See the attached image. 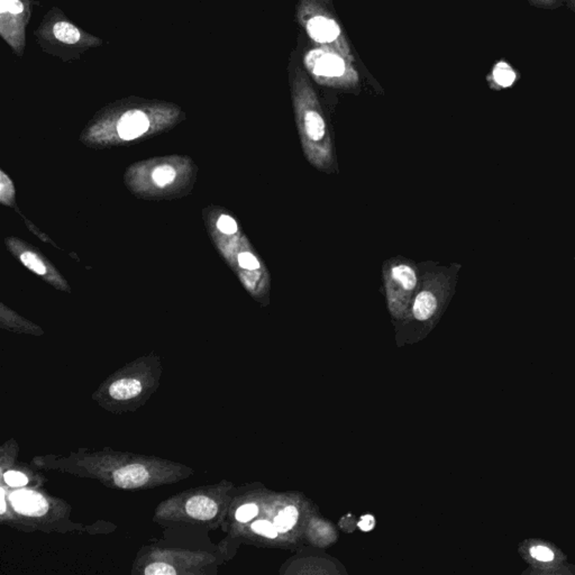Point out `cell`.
Masks as SVG:
<instances>
[{
  "label": "cell",
  "mask_w": 575,
  "mask_h": 575,
  "mask_svg": "<svg viewBox=\"0 0 575 575\" xmlns=\"http://www.w3.org/2000/svg\"><path fill=\"white\" fill-rule=\"evenodd\" d=\"M34 36L43 52L64 63L80 60L88 50L103 45L101 38L78 28L57 7L47 11L34 30Z\"/></svg>",
  "instance_id": "obj_1"
},
{
  "label": "cell",
  "mask_w": 575,
  "mask_h": 575,
  "mask_svg": "<svg viewBox=\"0 0 575 575\" xmlns=\"http://www.w3.org/2000/svg\"><path fill=\"white\" fill-rule=\"evenodd\" d=\"M36 0H0V35L17 57L26 49V30Z\"/></svg>",
  "instance_id": "obj_2"
},
{
  "label": "cell",
  "mask_w": 575,
  "mask_h": 575,
  "mask_svg": "<svg viewBox=\"0 0 575 575\" xmlns=\"http://www.w3.org/2000/svg\"><path fill=\"white\" fill-rule=\"evenodd\" d=\"M385 286L390 310L393 314L404 313L418 286L417 272L412 265L398 263L385 272Z\"/></svg>",
  "instance_id": "obj_3"
},
{
  "label": "cell",
  "mask_w": 575,
  "mask_h": 575,
  "mask_svg": "<svg viewBox=\"0 0 575 575\" xmlns=\"http://www.w3.org/2000/svg\"><path fill=\"white\" fill-rule=\"evenodd\" d=\"M448 280H443L441 284L429 289L422 290L414 299L412 303V314L414 318L420 322H425L436 314L439 306V297H444V292H447Z\"/></svg>",
  "instance_id": "obj_4"
},
{
  "label": "cell",
  "mask_w": 575,
  "mask_h": 575,
  "mask_svg": "<svg viewBox=\"0 0 575 575\" xmlns=\"http://www.w3.org/2000/svg\"><path fill=\"white\" fill-rule=\"evenodd\" d=\"M519 79H521V74L518 70L511 66L506 59H499L496 61L491 69L490 74L487 76L489 87L496 91H507V89L513 88Z\"/></svg>",
  "instance_id": "obj_5"
},
{
  "label": "cell",
  "mask_w": 575,
  "mask_h": 575,
  "mask_svg": "<svg viewBox=\"0 0 575 575\" xmlns=\"http://www.w3.org/2000/svg\"><path fill=\"white\" fill-rule=\"evenodd\" d=\"M150 127L148 115L142 110H129L120 117L117 124L120 137L126 141H132L141 137Z\"/></svg>",
  "instance_id": "obj_6"
},
{
  "label": "cell",
  "mask_w": 575,
  "mask_h": 575,
  "mask_svg": "<svg viewBox=\"0 0 575 575\" xmlns=\"http://www.w3.org/2000/svg\"><path fill=\"white\" fill-rule=\"evenodd\" d=\"M11 501L15 509L23 515L43 516L49 509L47 500L33 491H17L11 494Z\"/></svg>",
  "instance_id": "obj_7"
},
{
  "label": "cell",
  "mask_w": 575,
  "mask_h": 575,
  "mask_svg": "<svg viewBox=\"0 0 575 575\" xmlns=\"http://www.w3.org/2000/svg\"><path fill=\"white\" fill-rule=\"evenodd\" d=\"M149 479L150 475L142 464H131L114 472L115 483L120 488H139L148 482Z\"/></svg>",
  "instance_id": "obj_8"
},
{
  "label": "cell",
  "mask_w": 575,
  "mask_h": 575,
  "mask_svg": "<svg viewBox=\"0 0 575 575\" xmlns=\"http://www.w3.org/2000/svg\"><path fill=\"white\" fill-rule=\"evenodd\" d=\"M308 32L315 41L320 43L333 42L339 35V28L332 19L315 17L308 23Z\"/></svg>",
  "instance_id": "obj_9"
},
{
  "label": "cell",
  "mask_w": 575,
  "mask_h": 575,
  "mask_svg": "<svg viewBox=\"0 0 575 575\" xmlns=\"http://www.w3.org/2000/svg\"><path fill=\"white\" fill-rule=\"evenodd\" d=\"M187 513L198 521H209L217 513V504L206 496H192L186 504Z\"/></svg>",
  "instance_id": "obj_10"
},
{
  "label": "cell",
  "mask_w": 575,
  "mask_h": 575,
  "mask_svg": "<svg viewBox=\"0 0 575 575\" xmlns=\"http://www.w3.org/2000/svg\"><path fill=\"white\" fill-rule=\"evenodd\" d=\"M142 393V383L137 379H122L114 382L110 388V395L117 400H127Z\"/></svg>",
  "instance_id": "obj_11"
},
{
  "label": "cell",
  "mask_w": 575,
  "mask_h": 575,
  "mask_svg": "<svg viewBox=\"0 0 575 575\" xmlns=\"http://www.w3.org/2000/svg\"><path fill=\"white\" fill-rule=\"evenodd\" d=\"M345 64L341 57L333 54H324L317 62L314 72L319 76H337L343 74Z\"/></svg>",
  "instance_id": "obj_12"
},
{
  "label": "cell",
  "mask_w": 575,
  "mask_h": 575,
  "mask_svg": "<svg viewBox=\"0 0 575 575\" xmlns=\"http://www.w3.org/2000/svg\"><path fill=\"white\" fill-rule=\"evenodd\" d=\"M297 519L298 510L294 506H290L277 516L274 526L279 533H286L295 526Z\"/></svg>",
  "instance_id": "obj_13"
},
{
  "label": "cell",
  "mask_w": 575,
  "mask_h": 575,
  "mask_svg": "<svg viewBox=\"0 0 575 575\" xmlns=\"http://www.w3.org/2000/svg\"><path fill=\"white\" fill-rule=\"evenodd\" d=\"M153 180L158 187H164L168 183L172 182L175 177V171L170 165H161L156 168L153 172Z\"/></svg>",
  "instance_id": "obj_14"
},
{
  "label": "cell",
  "mask_w": 575,
  "mask_h": 575,
  "mask_svg": "<svg viewBox=\"0 0 575 575\" xmlns=\"http://www.w3.org/2000/svg\"><path fill=\"white\" fill-rule=\"evenodd\" d=\"M252 529H253V532L262 535V536H265V538H276L277 536H278L279 532L277 530L274 523H271L270 521H255V523L252 525Z\"/></svg>",
  "instance_id": "obj_15"
},
{
  "label": "cell",
  "mask_w": 575,
  "mask_h": 575,
  "mask_svg": "<svg viewBox=\"0 0 575 575\" xmlns=\"http://www.w3.org/2000/svg\"><path fill=\"white\" fill-rule=\"evenodd\" d=\"M21 259L28 269L37 273V274H44V273L47 272V267L42 263L41 260L36 257L35 254L26 252V253L23 254Z\"/></svg>",
  "instance_id": "obj_16"
},
{
  "label": "cell",
  "mask_w": 575,
  "mask_h": 575,
  "mask_svg": "<svg viewBox=\"0 0 575 575\" xmlns=\"http://www.w3.org/2000/svg\"><path fill=\"white\" fill-rule=\"evenodd\" d=\"M259 513V508L257 504H244L242 507L238 508L236 511V519L240 523H248L252 521Z\"/></svg>",
  "instance_id": "obj_17"
},
{
  "label": "cell",
  "mask_w": 575,
  "mask_h": 575,
  "mask_svg": "<svg viewBox=\"0 0 575 575\" xmlns=\"http://www.w3.org/2000/svg\"><path fill=\"white\" fill-rule=\"evenodd\" d=\"M144 573L146 575H175L177 571L171 565L158 562V563H153V564L149 565L145 569Z\"/></svg>",
  "instance_id": "obj_18"
},
{
  "label": "cell",
  "mask_w": 575,
  "mask_h": 575,
  "mask_svg": "<svg viewBox=\"0 0 575 575\" xmlns=\"http://www.w3.org/2000/svg\"><path fill=\"white\" fill-rule=\"evenodd\" d=\"M527 1L535 8L545 11H557L565 4V0H527Z\"/></svg>",
  "instance_id": "obj_19"
},
{
  "label": "cell",
  "mask_w": 575,
  "mask_h": 575,
  "mask_svg": "<svg viewBox=\"0 0 575 575\" xmlns=\"http://www.w3.org/2000/svg\"><path fill=\"white\" fill-rule=\"evenodd\" d=\"M238 263H240L243 269H246V270H257L260 267L259 260L254 257L253 254L250 253V252L240 253V255H238Z\"/></svg>",
  "instance_id": "obj_20"
},
{
  "label": "cell",
  "mask_w": 575,
  "mask_h": 575,
  "mask_svg": "<svg viewBox=\"0 0 575 575\" xmlns=\"http://www.w3.org/2000/svg\"><path fill=\"white\" fill-rule=\"evenodd\" d=\"M4 479H5L6 483L11 487H23V485L28 484V482L26 475L16 471L7 472L4 475Z\"/></svg>",
  "instance_id": "obj_21"
},
{
  "label": "cell",
  "mask_w": 575,
  "mask_h": 575,
  "mask_svg": "<svg viewBox=\"0 0 575 575\" xmlns=\"http://www.w3.org/2000/svg\"><path fill=\"white\" fill-rule=\"evenodd\" d=\"M217 226L223 234L232 235L238 232V223L229 216H221V219H219Z\"/></svg>",
  "instance_id": "obj_22"
},
{
  "label": "cell",
  "mask_w": 575,
  "mask_h": 575,
  "mask_svg": "<svg viewBox=\"0 0 575 575\" xmlns=\"http://www.w3.org/2000/svg\"><path fill=\"white\" fill-rule=\"evenodd\" d=\"M530 555L534 559H538L542 562H550L553 559L554 554L550 551L548 548L542 547V546H535L530 550Z\"/></svg>",
  "instance_id": "obj_23"
},
{
  "label": "cell",
  "mask_w": 575,
  "mask_h": 575,
  "mask_svg": "<svg viewBox=\"0 0 575 575\" xmlns=\"http://www.w3.org/2000/svg\"><path fill=\"white\" fill-rule=\"evenodd\" d=\"M374 526H376V519L371 515L363 516L361 521H359V528L363 532H370L374 528Z\"/></svg>",
  "instance_id": "obj_24"
},
{
  "label": "cell",
  "mask_w": 575,
  "mask_h": 575,
  "mask_svg": "<svg viewBox=\"0 0 575 575\" xmlns=\"http://www.w3.org/2000/svg\"><path fill=\"white\" fill-rule=\"evenodd\" d=\"M325 53L323 51H313V52L309 53L308 57H307V64L308 66H313V69L316 66L317 62H318L320 59H322L323 55Z\"/></svg>",
  "instance_id": "obj_25"
},
{
  "label": "cell",
  "mask_w": 575,
  "mask_h": 575,
  "mask_svg": "<svg viewBox=\"0 0 575 575\" xmlns=\"http://www.w3.org/2000/svg\"><path fill=\"white\" fill-rule=\"evenodd\" d=\"M565 5H567V9H570L575 16V0H565Z\"/></svg>",
  "instance_id": "obj_26"
},
{
  "label": "cell",
  "mask_w": 575,
  "mask_h": 575,
  "mask_svg": "<svg viewBox=\"0 0 575 575\" xmlns=\"http://www.w3.org/2000/svg\"><path fill=\"white\" fill-rule=\"evenodd\" d=\"M0 492H1V510H0V513H5L6 511L5 491H4V489H1V490H0Z\"/></svg>",
  "instance_id": "obj_27"
},
{
  "label": "cell",
  "mask_w": 575,
  "mask_h": 575,
  "mask_svg": "<svg viewBox=\"0 0 575 575\" xmlns=\"http://www.w3.org/2000/svg\"><path fill=\"white\" fill-rule=\"evenodd\" d=\"M574 259H575V257H574Z\"/></svg>",
  "instance_id": "obj_28"
}]
</instances>
